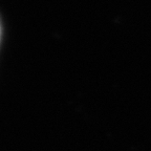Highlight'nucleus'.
Returning <instances> with one entry per match:
<instances>
[{
	"mask_svg": "<svg viewBox=\"0 0 151 151\" xmlns=\"http://www.w3.org/2000/svg\"><path fill=\"white\" fill-rule=\"evenodd\" d=\"M1 34H2V26H1V21H0V41H1Z\"/></svg>",
	"mask_w": 151,
	"mask_h": 151,
	"instance_id": "f257e3e1",
	"label": "nucleus"
}]
</instances>
